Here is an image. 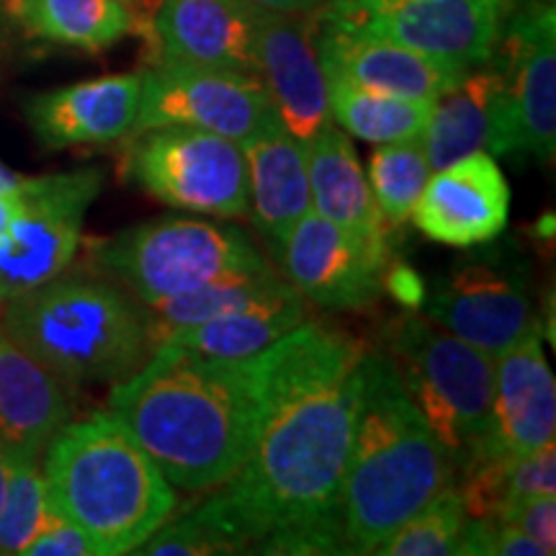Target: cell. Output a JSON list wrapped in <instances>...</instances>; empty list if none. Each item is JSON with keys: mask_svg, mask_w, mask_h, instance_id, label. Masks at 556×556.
<instances>
[{"mask_svg": "<svg viewBox=\"0 0 556 556\" xmlns=\"http://www.w3.org/2000/svg\"><path fill=\"white\" fill-rule=\"evenodd\" d=\"M41 475L52 510L86 531L101 556L135 554L178 505L168 479L111 409L62 426L47 443Z\"/></svg>", "mask_w": 556, "mask_h": 556, "instance_id": "4", "label": "cell"}, {"mask_svg": "<svg viewBox=\"0 0 556 556\" xmlns=\"http://www.w3.org/2000/svg\"><path fill=\"white\" fill-rule=\"evenodd\" d=\"M497 518L507 523L518 526L528 539H533L544 548L546 556L556 552V497L554 495H536L518 500L507 505Z\"/></svg>", "mask_w": 556, "mask_h": 556, "instance_id": "35", "label": "cell"}, {"mask_svg": "<svg viewBox=\"0 0 556 556\" xmlns=\"http://www.w3.org/2000/svg\"><path fill=\"white\" fill-rule=\"evenodd\" d=\"M276 122L261 78L232 70L155 62L142 73L135 129L191 127L245 142Z\"/></svg>", "mask_w": 556, "mask_h": 556, "instance_id": "13", "label": "cell"}, {"mask_svg": "<svg viewBox=\"0 0 556 556\" xmlns=\"http://www.w3.org/2000/svg\"><path fill=\"white\" fill-rule=\"evenodd\" d=\"M317 50L325 73L340 75L358 88L400 99L435 101L464 75L407 50L397 41L345 29L323 16L317 26Z\"/></svg>", "mask_w": 556, "mask_h": 556, "instance_id": "20", "label": "cell"}, {"mask_svg": "<svg viewBox=\"0 0 556 556\" xmlns=\"http://www.w3.org/2000/svg\"><path fill=\"white\" fill-rule=\"evenodd\" d=\"M127 3H129V9L135 11V16H137L135 34H142V37H144V34H148V29H150L152 13H155L160 0H127Z\"/></svg>", "mask_w": 556, "mask_h": 556, "instance_id": "40", "label": "cell"}, {"mask_svg": "<svg viewBox=\"0 0 556 556\" xmlns=\"http://www.w3.org/2000/svg\"><path fill=\"white\" fill-rule=\"evenodd\" d=\"M135 554L148 556H208L240 554L238 541L225 531L204 505L191 507L176 520H165Z\"/></svg>", "mask_w": 556, "mask_h": 556, "instance_id": "32", "label": "cell"}, {"mask_svg": "<svg viewBox=\"0 0 556 556\" xmlns=\"http://www.w3.org/2000/svg\"><path fill=\"white\" fill-rule=\"evenodd\" d=\"M109 405L173 490L212 492L253 448L263 407V353L212 358L163 343L131 377L116 381Z\"/></svg>", "mask_w": 556, "mask_h": 556, "instance_id": "2", "label": "cell"}, {"mask_svg": "<svg viewBox=\"0 0 556 556\" xmlns=\"http://www.w3.org/2000/svg\"><path fill=\"white\" fill-rule=\"evenodd\" d=\"M281 276L325 309H366L384 294L392 253L368 245L309 208L270 250Z\"/></svg>", "mask_w": 556, "mask_h": 556, "instance_id": "14", "label": "cell"}, {"mask_svg": "<svg viewBox=\"0 0 556 556\" xmlns=\"http://www.w3.org/2000/svg\"><path fill=\"white\" fill-rule=\"evenodd\" d=\"M45 475L34 458H9V484L0 505V556L24 554L50 516Z\"/></svg>", "mask_w": 556, "mask_h": 556, "instance_id": "31", "label": "cell"}, {"mask_svg": "<svg viewBox=\"0 0 556 556\" xmlns=\"http://www.w3.org/2000/svg\"><path fill=\"white\" fill-rule=\"evenodd\" d=\"M299 291L274 266L250 274H232L206 287L193 289L189 294L170 296L165 302L144 304L150 312L152 343L163 332L186 328V325L206 323V319L232 315V312L258 307V304L276 302V299L296 296Z\"/></svg>", "mask_w": 556, "mask_h": 556, "instance_id": "27", "label": "cell"}, {"mask_svg": "<svg viewBox=\"0 0 556 556\" xmlns=\"http://www.w3.org/2000/svg\"><path fill=\"white\" fill-rule=\"evenodd\" d=\"M467 510L456 486L451 484L426 507L407 518L397 531L377 548L381 556H454L462 546Z\"/></svg>", "mask_w": 556, "mask_h": 556, "instance_id": "30", "label": "cell"}, {"mask_svg": "<svg viewBox=\"0 0 556 556\" xmlns=\"http://www.w3.org/2000/svg\"><path fill=\"white\" fill-rule=\"evenodd\" d=\"M26 556H101L99 546L86 531L78 526L70 523L67 518L58 516L50 510L41 531L34 536V541L26 546Z\"/></svg>", "mask_w": 556, "mask_h": 556, "instance_id": "36", "label": "cell"}, {"mask_svg": "<svg viewBox=\"0 0 556 556\" xmlns=\"http://www.w3.org/2000/svg\"><path fill=\"white\" fill-rule=\"evenodd\" d=\"M510 217V186L490 152H471L433 170L409 214L428 240L477 248L500 238Z\"/></svg>", "mask_w": 556, "mask_h": 556, "instance_id": "17", "label": "cell"}, {"mask_svg": "<svg viewBox=\"0 0 556 556\" xmlns=\"http://www.w3.org/2000/svg\"><path fill=\"white\" fill-rule=\"evenodd\" d=\"M5 484H9V456L0 451V505H3L5 497Z\"/></svg>", "mask_w": 556, "mask_h": 556, "instance_id": "42", "label": "cell"}, {"mask_svg": "<svg viewBox=\"0 0 556 556\" xmlns=\"http://www.w3.org/2000/svg\"><path fill=\"white\" fill-rule=\"evenodd\" d=\"M554 433L556 381L541 328H533L495 358L490 420L477 454L518 458L552 443Z\"/></svg>", "mask_w": 556, "mask_h": 556, "instance_id": "18", "label": "cell"}, {"mask_svg": "<svg viewBox=\"0 0 556 556\" xmlns=\"http://www.w3.org/2000/svg\"><path fill=\"white\" fill-rule=\"evenodd\" d=\"M18 184H21V178L16 176V173H11L9 168H5L3 163H0V191H11V189H16Z\"/></svg>", "mask_w": 556, "mask_h": 556, "instance_id": "41", "label": "cell"}, {"mask_svg": "<svg viewBox=\"0 0 556 556\" xmlns=\"http://www.w3.org/2000/svg\"><path fill=\"white\" fill-rule=\"evenodd\" d=\"M492 62L503 78L495 152L552 163L556 152V13L552 0L510 5Z\"/></svg>", "mask_w": 556, "mask_h": 556, "instance_id": "11", "label": "cell"}, {"mask_svg": "<svg viewBox=\"0 0 556 556\" xmlns=\"http://www.w3.org/2000/svg\"><path fill=\"white\" fill-rule=\"evenodd\" d=\"M456 484V464L407 397L392 361L366 351L338 518L345 554H377L438 492Z\"/></svg>", "mask_w": 556, "mask_h": 556, "instance_id": "3", "label": "cell"}, {"mask_svg": "<svg viewBox=\"0 0 556 556\" xmlns=\"http://www.w3.org/2000/svg\"><path fill=\"white\" fill-rule=\"evenodd\" d=\"M364 353L358 340L315 323H302L263 351L253 448L201 503L240 552L345 554L338 500Z\"/></svg>", "mask_w": 556, "mask_h": 556, "instance_id": "1", "label": "cell"}, {"mask_svg": "<svg viewBox=\"0 0 556 556\" xmlns=\"http://www.w3.org/2000/svg\"><path fill=\"white\" fill-rule=\"evenodd\" d=\"M258 16H287V13H312L323 9L325 0H240Z\"/></svg>", "mask_w": 556, "mask_h": 556, "instance_id": "38", "label": "cell"}, {"mask_svg": "<svg viewBox=\"0 0 556 556\" xmlns=\"http://www.w3.org/2000/svg\"><path fill=\"white\" fill-rule=\"evenodd\" d=\"M142 101V73L103 75L26 101V119L41 148L111 144L135 129Z\"/></svg>", "mask_w": 556, "mask_h": 556, "instance_id": "19", "label": "cell"}, {"mask_svg": "<svg viewBox=\"0 0 556 556\" xmlns=\"http://www.w3.org/2000/svg\"><path fill=\"white\" fill-rule=\"evenodd\" d=\"M379 351L392 361L407 397L454 456L456 471L477 454L490 420L495 356L407 309L389 317Z\"/></svg>", "mask_w": 556, "mask_h": 556, "instance_id": "6", "label": "cell"}, {"mask_svg": "<svg viewBox=\"0 0 556 556\" xmlns=\"http://www.w3.org/2000/svg\"><path fill=\"white\" fill-rule=\"evenodd\" d=\"M90 258L101 276L119 283L142 304L165 302L225 276L270 266L240 227L180 217L124 229L99 242Z\"/></svg>", "mask_w": 556, "mask_h": 556, "instance_id": "7", "label": "cell"}, {"mask_svg": "<svg viewBox=\"0 0 556 556\" xmlns=\"http://www.w3.org/2000/svg\"><path fill=\"white\" fill-rule=\"evenodd\" d=\"M124 176L152 199L204 217L248 214V163L242 144L191 127L131 131Z\"/></svg>", "mask_w": 556, "mask_h": 556, "instance_id": "9", "label": "cell"}, {"mask_svg": "<svg viewBox=\"0 0 556 556\" xmlns=\"http://www.w3.org/2000/svg\"><path fill=\"white\" fill-rule=\"evenodd\" d=\"M101 186V168L21 178L18 214L0 240V302L65 274Z\"/></svg>", "mask_w": 556, "mask_h": 556, "instance_id": "12", "label": "cell"}, {"mask_svg": "<svg viewBox=\"0 0 556 556\" xmlns=\"http://www.w3.org/2000/svg\"><path fill=\"white\" fill-rule=\"evenodd\" d=\"M13 11L34 37L86 52L106 50L137 29L127 0H13Z\"/></svg>", "mask_w": 556, "mask_h": 556, "instance_id": "26", "label": "cell"}, {"mask_svg": "<svg viewBox=\"0 0 556 556\" xmlns=\"http://www.w3.org/2000/svg\"><path fill=\"white\" fill-rule=\"evenodd\" d=\"M317 26L319 9L258 16V78L266 86L276 122L304 144L336 124L317 50Z\"/></svg>", "mask_w": 556, "mask_h": 556, "instance_id": "15", "label": "cell"}, {"mask_svg": "<svg viewBox=\"0 0 556 556\" xmlns=\"http://www.w3.org/2000/svg\"><path fill=\"white\" fill-rule=\"evenodd\" d=\"M500 114H503V78L492 58L458 78L433 101L422 129L420 148L430 168L438 170L471 152H495Z\"/></svg>", "mask_w": 556, "mask_h": 556, "instance_id": "24", "label": "cell"}, {"mask_svg": "<svg viewBox=\"0 0 556 556\" xmlns=\"http://www.w3.org/2000/svg\"><path fill=\"white\" fill-rule=\"evenodd\" d=\"M0 315H3V302H0Z\"/></svg>", "mask_w": 556, "mask_h": 556, "instance_id": "43", "label": "cell"}, {"mask_svg": "<svg viewBox=\"0 0 556 556\" xmlns=\"http://www.w3.org/2000/svg\"><path fill=\"white\" fill-rule=\"evenodd\" d=\"M536 495H556L554 441L536 451H531V454L513 458L510 469H507V503H505V507L518 503V500L536 497Z\"/></svg>", "mask_w": 556, "mask_h": 556, "instance_id": "34", "label": "cell"}, {"mask_svg": "<svg viewBox=\"0 0 556 556\" xmlns=\"http://www.w3.org/2000/svg\"><path fill=\"white\" fill-rule=\"evenodd\" d=\"M332 122L345 135L374 144L417 139L430 119L433 101H413L353 86L340 75L325 73Z\"/></svg>", "mask_w": 556, "mask_h": 556, "instance_id": "28", "label": "cell"}, {"mask_svg": "<svg viewBox=\"0 0 556 556\" xmlns=\"http://www.w3.org/2000/svg\"><path fill=\"white\" fill-rule=\"evenodd\" d=\"M248 163V212L274 250L289 227L312 208L307 144L274 122L242 142Z\"/></svg>", "mask_w": 556, "mask_h": 556, "instance_id": "22", "label": "cell"}, {"mask_svg": "<svg viewBox=\"0 0 556 556\" xmlns=\"http://www.w3.org/2000/svg\"><path fill=\"white\" fill-rule=\"evenodd\" d=\"M312 208L368 245L392 253L394 227L379 212L361 168L356 148L343 129L332 124L307 144Z\"/></svg>", "mask_w": 556, "mask_h": 556, "instance_id": "23", "label": "cell"}, {"mask_svg": "<svg viewBox=\"0 0 556 556\" xmlns=\"http://www.w3.org/2000/svg\"><path fill=\"white\" fill-rule=\"evenodd\" d=\"M144 39L152 65L232 70L258 78V13L240 0H160Z\"/></svg>", "mask_w": 556, "mask_h": 556, "instance_id": "16", "label": "cell"}, {"mask_svg": "<svg viewBox=\"0 0 556 556\" xmlns=\"http://www.w3.org/2000/svg\"><path fill=\"white\" fill-rule=\"evenodd\" d=\"M18 206H21L18 186L11 191H0V240L9 235L13 219H16V214H18Z\"/></svg>", "mask_w": 556, "mask_h": 556, "instance_id": "39", "label": "cell"}, {"mask_svg": "<svg viewBox=\"0 0 556 556\" xmlns=\"http://www.w3.org/2000/svg\"><path fill=\"white\" fill-rule=\"evenodd\" d=\"M384 294H392L407 309H422L428 291L413 268H407L405 263H389L384 270Z\"/></svg>", "mask_w": 556, "mask_h": 556, "instance_id": "37", "label": "cell"}, {"mask_svg": "<svg viewBox=\"0 0 556 556\" xmlns=\"http://www.w3.org/2000/svg\"><path fill=\"white\" fill-rule=\"evenodd\" d=\"M67 384L0 328V451L39 462L73 417Z\"/></svg>", "mask_w": 556, "mask_h": 556, "instance_id": "21", "label": "cell"}, {"mask_svg": "<svg viewBox=\"0 0 556 556\" xmlns=\"http://www.w3.org/2000/svg\"><path fill=\"white\" fill-rule=\"evenodd\" d=\"M510 0H328L319 16L467 73L495 52Z\"/></svg>", "mask_w": 556, "mask_h": 556, "instance_id": "10", "label": "cell"}, {"mask_svg": "<svg viewBox=\"0 0 556 556\" xmlns=\"http://www.w3.org/2000/svg\"><path fill=\"white\" fill-rule=\"evenodd\" d=\"M302 323H307V304L302 294H296L168 330L157 338L155 348L170 343L212 358H250L278 343Z\"/></svg>", "mask_w": 556, "mask_h": 556, "instance_id": "25", "label": "cell"}, {"mask_svg": "<svg viewBox=\"0 0 556 556\" xmlns=\"http://www.w3.org/2000/svg\"><path fill=\"white\" fill-rule=\"evenodd\" d=\"M546 556L518 526L497 516L467 518L458 556Z\"/></svg>", "mask_w": 556, "mask_h": 556, "instance_id": "33", "label": "cell"}, {"mask_svg": "<svg viewBox=\"0 0 556 556\" xmlns=\"http://www.w3.org/2000/svg\"><path fill=\"white\" fill-rule=\"evenodd\" d=\"M422 309L438 328L495 358L541 328L533 270L516 240L495 238L456 261L426 294Z\"/></svg>", "mask_w": 556, "mask_h": 556, "instance_id": "8", "label": "cell"}, {"mask_svg": "<svg viewBox=\"0 0 556 556\" xmlns=\"http://www.w3.org/2000/svg\"><path fill=\"white\" fill-rule=\"evenodd\" d=\"M433 176L420 139L407 142L377 144L368 160V189L379 212L394 229H400L413 214V208Z\"/></svg>", "mask_w": 556, "mask_h": 556, "instance_id": "29", "label": "cell"}, {"mask_svg": "<svg viewBox=\"0 0 556 556\" xmlns=\"http://www.w3.org/2000/svg\"><path fill=\"white\" fill-rule=\"evenodd\" d=\"M0 328L70 389L116 384L155 351L150 312L106 276H54L3 302Z\"/></svg>", "mask_w": 556, "mask_h": 556, "instance_id": "5", "label": "cell"}]
</instances>
